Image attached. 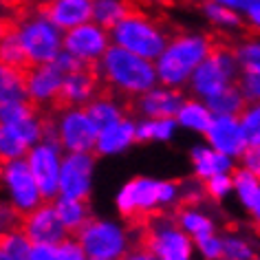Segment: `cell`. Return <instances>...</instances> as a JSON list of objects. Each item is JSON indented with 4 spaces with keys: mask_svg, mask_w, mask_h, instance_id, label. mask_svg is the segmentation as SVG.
Returning a JSON list of instances; mask_svg holds the SVG:
<instances>
[{
    "mask_svg": "<svg viewBox=\"0 0 260 260\" xmlns=\"http://www.w3.org/2000/svg\"><path fill=\"white\" fill-rule=\"evenodd\" d=\"M102 75L110 88L133 97L152 90V86L159 80V73L150 64V60L119 47V44L108 47V51L104 53Z\"/></svg>",
    "mask_w": 260,
    "mask_h": 260,
    "instance_id": "obj_1",
    "label": "cell"
},
{
    "mask_svg": "<svg viewBox=\"0 0 260 260\" xmlns=\"http://www.w3.org/2000/svg\"><path fill=\"white\" fill-rule=\"evenodd\" d=\"M210 53V38L207 34L194 36V34H179L168 44V49L157 60V73L164 86L179 88L183 82L192 77V73L199 69V64Z\"/></svg>",
    "mask_w": 260,
    "mask_h": 260,
    "instance_id": "obj_2",
    "label": "cell"
},
{
    "mask_svg": "<svg viewBox=\"0 0 260 260\" xmlns=\"http://www.w3.org/2000/svg\"><path fill=\"white\" fill-rule=\"evenodd\" d=\"M5 16H11L16 20L20 44L34 64L53 62L60 55V49L64 47V38H60V31L51 20H47L44 16L29 7L11 11V14Z\"/></svg>",
    "mask_w": 260,
    "mask_h": 260,
    "instance_id": "obj_3",
    "label": "cell"
},
{
    "mask_svg": "<svg viewBox=\"0 0 260 260\" xmlns=\"http://www.w3.org/2000/svg\"><path fill=\"white\" fill-rule=\"evenodd\" d=\"M80 245L90 258H123L130 251V236L126 227H119L110 220L93 218L80 232Z\"/></svg>",
    "mask_w": 260,
    "mask_h": 260,
    "instance_id": "obj_4",
    "label": "cell"
},
{
    "mask_svg": "<svg viewBox=\"0 0 260 260\" xmlns=\"http://www.w3.org/2000/svg\"><path fill=\"white\" fill-rule=\"evenodd\" d=\"M119 214L126 218V225H139L161 207V181L137 177L128 181L117 197Z\"/></svg>",
    "mask_w": 260,
    "mask_h": 260,
    "instance_id": "obj_5",
    "label": "cell"
},
{
    "mask_svg": "<svg viewBox=\"0 0 260 260\" xmlns=\"http://www.w3.org/2000/svg\"><path fill=\"white\" fill-rule=\"evenodd\" d=\"M3 181L7 185L11 203L18 210L31 212L44 201L40 187H38V181L34 177V172H31L29 161H22V159L3 161Z\"/></svg>",
    "mask_w": 260,
    "mask_h": 260,
    "instance_id": "obj_6",
    "label": "cell"
},
{
    "mask_svg": "<svg viewBox=\"0 0 260 260\" xmlns=\"http://www.w3.org/2000/svg\"><path fill=\"white\" fill-rule=\"evenodd\" d=\"M20 232L34 245H40V243L57 245L69 238V232L62 223L60 214H57V207H55V203H51V201H42L36 210L24 212Z\"/></svg>",
    "mask_w": 260,
    "mask_h": 260,
    "instance_id": "obj_7",
    "label": "cell"
},
{
    "mask_svg": "<svg viewBox=\"0 0 260 260\" xmlns=\"http://www.w3.org/2000/svg\"><path fill=\"white\" fill-rule=\"evenodd\" d=\"M183 93L181 88H152L144 95L130 97L126 104V115L146 117V119H166V117L179 115L183 106Z\"/></svg>",
    "mask_w": 260,
    "mask_h": 260,
    "instance_id": "obj_8",
    "label": "cell"
},
{
    "mask_svg": "<svg viewBox=\"0 0 260 260\" xmlns=\"http://www.w3.org/2000/svg\"><path fill=\"white\" fill-rule=\"evenodd\" d=\"M60 139L71 152H95L100 128L82 106L71 108L60 115Z\"/></svg>",
    "mask_w": 260,
    "mask_h": 260,
    "instance_id": "obj_9",
    "label": "cell"
},
{
    "mask_svg": "<svg viewBox=\"0 0 260 260\" xmlns=\"http://www.w3.org/2000/svg\"><path fill=\"white\" fill-rule=\"evenodd\" d=\"M27 7L64 31L80 27L93 18V0H29Z\"/></svg>",
    "mask_w": 260,
    "mask_h": 260,
    "instance_id": "obj_10",
    "label": "cell"
},
{
    "mask_svg": "<svg viewBox=\"0 0 260 260\" xmlns=\"http://www.w3.org/2000/svg\"><path fill=\"white\" fill-rule=\"evenodd\" d=\"M95 152H71L62 161L60 192L62 197L88 201L90 197V174H93Z\"/></svg>",
    "mask_w": 260,
    "mask_h": 260,
    "instance_id": "obj_11",
    "label": "cell"
},
{
    "mask_svg": "<svg viewBox=\"0 0 260 260\" xmlns=\"http://www.w3.org/2000/svg\"><path fill=\"white\" fill-rule=\"evenodd\" d=\"M57 148L49 146V144H40L34 146L27 154V161L31 166V172L38 181V187L42 192L44 201H51L55 197V192L60 190V170L62 166H57Z\"/></svg>",
    "mask_w": 260,
    "mask_h": 260,
    "instance_id": "obj_12",
    "label": "cell"
},
{
    "mask_svg": "<svg viewBox=\"0 0 260 260\" xmlns=\"http://www.w3.org/2000/svg\"><path fill=\"white\" fill-rule=\"evenodd\" d=\"M205 137L212 148L225 152L227 157H240L247 150L243 123H240V117L236 115H214Z\"/></svg>",
    "mask_w": 260,
    "mask_h": 260,
    "instance_id": "obj_13",
    "label": "cell"
},
{
    "mask_svg": "<svg viewBox=\"0 0 260 260\" xmlns=\"http://www.w3.org/2000/svg\"><path fill=\"white\" fill-rule=\"evenodd\" d=\"M108 29L102 24H88L84 22L80 27H73L64 36V49L80 57H90V60H100L108 51Z\"/></svg>",
    "mask_w": 260,
    "mask_h": 260,
    "instance_id": "obj_14",
    "label": "cell"
},
{
    "mask_svg": "<svg viewBox=\"0 0 260 260\" xmlns=\"http://www.w3.org/2000/svg\"><path fill=\"white\" fill-rule=\"evenodd\" d=\"M67 73L57 67L55 62H44V64H34L27 71V90L29 97L38 106L47 108L51 100L57 95Z\"/></svg>",
    "mask_w": 260,
    "mask_h": 260,
    "instance_id": "obj_15",
    "label": "cell"
},
{
    "mask_svg": "<svg viewBox=\"0 0 260 260\" xmlns=\"http://www.w3.org/2000/svg\"><path fill=\"white\" fill-rule=\"evenodd\" d=\"M133 141H137V126L133 123L130 117L126 119L106 126L100 130V139L95 146V154H113V152H121L123 148H128Z\"/></svg>",
    "mask_w": 260,
    "mask_h": 260,
    "instance_id": "obj_16",
    "label": "cell"
},
{
    "mask_svg": "<svg viewBox=\"0 0 260 260\" xmlns=\"http://www.w3.org/2000/svg\"><path fill=\"white\" fill-rule=\"evenodd\" d=\"M57 214H60L64 227H67L69 236L77 238L80 232L93 220V210H90V201H80V199H69V197H60L55 201Z\"/></svg>",
    "mask_w": 260,
    "mask_h": 260,
    "instance_id": "obj_17",
    "label": "cell"
},
{
    "mask_svg": "<svg viewBox=\"0 0 260 260\" xmlns=\"http://www.w3.org/2000/svg\"><path fill=\"white\" fill-rule=\"evenodd\" d=\"M192 164L199 179H210V177H216V174H225L232 168V161L225 152L216 150V148H205V146H199L192 150Z\"/></svg>",
    "mask_w": 260,
    "mask_h": 260,
    "instance_id": "obj_18",
    "label": "cell"
},
{
    "mask_svg": "<svg viewBox=\"0 0 260 260\" xmlns=\"http://www.w3.org/2000/svg\"><path fill=\"white\" fill-rule=\"evenodd\" d=\"M205 104L210 106V110L214 115H236V117H240V113L249 106V100L245 97L243 88H240V82H238V84L227 86L225 90H220L218 95L205 100Z\"/></svg>",
    "mask_w": 260,
    "mask_h": 260,
    "instance_id": "obj_19",
    "label": "cell"
},
{
    "mask_svg": "<svg viewBox=\"0 0 260 260\" xmlns=\"http://www.w3.org/2000/svg\"><path fill=\"white\" fill-rule=\"evenodd\" d=\"M177 119L181 126L185 128H192V130H199V133H207V128H210V123L214 119L210 106H203L201 102L197 100H185L183 106H181Z\"/></svg>",
    "mask_w": 260,
    "mask_h": 260,
    "instance_id": "obj_20",
    "label": "cell"
},
{
    "mask_svg": "<svg viewBox=\"0 0 260 260\" xmlns=\"http://www.w3.org/2000/svg\"><path fill=\"white\" fill-rule=\"evenodd\" d=\"M34 243L20 230L3 232L0 236V260H29Z\"/></svg>",
    "mask_w": 260,
    "mask_h": 260,
    "instance_id": "obj_21",
    "label": "cell"
},
{
    "mask_svg": "<svg viewBox=\"0 0 260 260\" xmlns=\"http://www.w3.org/2000/svg\"><path fill=\"white\" fill-rule=\"evenodd\" d=\"M93 18L104 29L113 31L126 18V3L123 0H93Z\"/></svg>",
    "mask_w": 260,
    "mask_h": 260,
    "instance_id": "obj_22",
    "label": "cell"
},
{
    "mask_svg": "<svg viewBox=\"0 0 260 260\" xmlns=\"http://www.w3.org/2000/svg\"><path fill=\"white\" fill-rule=\"evenodd\" d=\"M172 212H174V216H177L179 225L183 227L187 234H192L194 238L203 236V234H214V230H216L214 220L199 210H172Z\"/></svg>",
    "mask_w": 260,
    "mask_h": 260,
    "instance_id": "obj_23",
    "label": "cell"
},
{
    "mask_svg": "<svg viewBox=\"0 0 260 260\" xmlns=\"http://www.w3.org/2000/svg\"><path fill=\"white\" fill-rule=\"evenodd\" d=\"M201 11L210 18V20H214L216 24H220V27H238V29H253V24L249 27V24L243 22V18L236 16L234 11L227 7V5H220L216 3V0H203V3L199 5Z\"/></svg>",
    "mask_w": 260,
    "mask_h": 260,
    "instance_id": "obj_24",
    "label": "cell"
},
{
    "mask_svg": "<svg viewBox=\"0 0 260 260\" xmlns=\"http://www.w3.org/2000/svg\"><path fill=\"white\" fill-rule=\"evenodd\" d=\"M27 150H29V144L18 137L9 126L0 128V152H3V161L20 159L22 154H27Z\"/></svg>",
    "mask_w": 260,
    "mask_h": 260,
    "instance_id": "obj_25",
    "label": "cell"
},
{
    "mask_svg": "<svg viewBox=\"0 0 260 260\" xmlns=\"http://www.w3.org/2000/svg\"><path fill=\"white\" fill-rule=\"evenodd\" d=\"M234 187H236V192H238L240 201L245 203V207H249L260 190V181L253 177L247 168H238V170L234 172Z\"/></svg>",
    "mask_w": 260,
    "mask_h": 260,
    "instance_id": "obj_26",
    "label": "cell"
},
{
    "mask_svg": "<svg viewBox=\"0 0 260 260\" xmlns=\"http://www.w3.org/2000/svg\"><path fill=\"white\" fill-rule=\"evenodd\" d=\"M247 146H260V104H251L240 113Z\"/></svg>",
    "mask_w": 260,
    "mask_h": 260,
    "instance_id": "obj_27",
    "label": "cell"
},
{
    "mask_svg": "<svg viewBox=\"0 0 260 260\" xmlns=\"http://www.w3.org/2000/svg\"><path fill=\"white\" fill-rule=\"evenodd\" d=\"M201 256L205 260H218L225 256V247H223V238H216L214 234H203V236L194 238Z\"/></svg>",
    "mask_w": 260,
    "mask_h": 260,
    "instance_id": "obj_28",
    "label": "cell"
},
{
    "mask_svg": "<svg viewBox=\"0 0 260 260\" xmlns=\"http://www.w3.org/2000/svg\"><path fill=\"white\" fill-rule=\"evenodd\" d=\"M223 247H225V256L227 258H236V260H253L256 253H253L251 245L243 240L240 236H225L223 238Z\"/></svg>",
    "mask_w": 260,
    "mask_h": 260,
    "instance_id": "obj_29",
    "label": "cell"
},
{
    "mask_svg": "<svg viewBox=\"0 0 260 260\" xmlns=\"http://www.w3.org/2000/svg\"><path fill=\"white\" fill-rule=\"evenodd\" d=\"M205 181V190H207V197H210L214 203L225 199V194L230 192V187L234 185V179H230L227 174H216V177H210V179H203Z\"/></svg>",
    "mask_w": 260,
    "mask_h": 260,
    "instance_id": "obj_30",
    "label": "cell"
},
{
    "mask_svg": "<svg viewBox=\"0 0 260 260\" xmlns=\"http://www.w3.org/2000/svg\"><path fill=\"white\" fill-rule=\"evenodd\" d=\"M240 88L251 104H260V73H243L240 75Z\"/></svg>",
    "mask_w": 260,
    "mask_h": 260,
    "instance_id": "obj_31",
    "label": "cell"
},
{
    "mask_svg": "<svg viewBox=\"0 0 260 260\" xmlns=\"http://www.w3.org/2000/svg\"><path fill=\"white\" fill-rule=\"evenodd\" d=\"M238 159L243 161V168H247L260 181V146H247V150Z\"/></svg>",
    "mask_w": 260,
    "mask_h": 260,
    "instance_id": "obj_32",
    "label": "cell"
},
{
    "mask_svg": "<svg viewBox=\"0 0 260 260\" xmlns=\"http://www.w3.org/2000/svg\"><path fill=\"white\" fill-rule=\"evenodd\" d=\"M29 260H60V256H57V245H47V243L34 245L31 247Z\"/></svg>",
    "mask_w": 260,
    "mask_h": 260,
    "instance_id": "obj_33",
    "label": "cell"
},
{
    "mask_svg": "<svg viewBox=\"0 0 260 260\" xmlns=\"http://www.w3.org/2000/svg\"><path fill=\"white\" fill-rule=\"evenodd\" d=\"M174 133V121L172 117H166V119H154V139H170Z\"/></svg>",
    "mask_w": 260,
    "mask_h": 260,
    "instance_id": "obj_34",
    "label": "cell"
},
{
    "mask_svg": "<svg viewBox=\"0 0 260 260\" xmlns=\"http://www.w3.org/2000/svg\"><path fill=\"white\" fill-rule=\"evenodd\" d=\"M154 139V119H141L137 123V141Z\"/></svg>",
    "mask_w": 260,
    "mask_h": 260,
    "instance_id": "obj_35",
    "label": "cell"
},
{
    "mask_svg": "<svg viewBox=\"0 0 260 260\" xmlns=\"http://www.w3.org/2000/svg\"><path fill=\"white\" fill-rule=\"evenodd\" d=\"M247 210L251 212V216H253V230H256L258 234H260V190H258V194H256V199L251 201V205L247 207Z\"/></svg>",
    "mask_w": 260,
    "mask_h": 260,
    "instance_id": "obj_36",
    "label": "cell"
},
{
    "mask_svg": "<svg viewBox=\"0 0 260 260\" xmlns=\"http://www.w3.org/2000/svg\"><path fill=\"white\" fill-rule=\"evenodd\" d=\"M216 3H220V5H227V7H234V9H249L256 0H216Z\"/></svg>",
    "mask_w": 260,
    "mask_h": 260,
    "instance_id": "obj_37",
    "label": "cell"
},
{
    "mask_svg": "<svg viewBox=\"0 0 260 260\" xmlns=\"http://www.w3.org/2000/svg\"><path fill=\"white\" fill-rule=\"evenodd\" d=\"M121 260H157L152 253H146V251H128Z\"/></svg>",
    "mask_w": 260,
    "mask_h": 260,
    "instance_id": "obj_38",
    "label": "cell"
},
{
    "mask_svg": "<svg viewBox=\"0 0 260 260\" xmlns=\"http://www.w3.org/2000/svg\"><path fill=\"white\" fill-rule=\"evenodd\" d=\"M90 260H110V258H90Z\"/></svg>",
    "mask_w": 260,
    "mask_h": 260,
    "instance_id": "obj_39",
    "label": "cell"
},
{
    "mask_svg": "<svg viewBox=\"0 0 260 260\" xmlns=\"http://www.w3.org/2000/svg\"><path fill=\"white\" fill-rule=\"evenodd\" d=\"M218 260H236V258H227V256H225V258H218Z\"/></svg>",
    "mask_w": 260,
    "mask_h": 260,
    "instance_id": "obj_40",
    "label": "cell"
},
{
    "mask_svg": "<svg viewBox=\"0 0 260 260\" xmlns=\"http://www.w3.org/2000/svg\"><path fill=\"white\" fill-rule=\"evenodd\" d=\"M258 260H260V258H258Z\"/></svg>",
    "mask_w": 260,
    "mask_h": 260,
    "instance_id": "obj_41",
    "label": "cell"
}]
</instances>
